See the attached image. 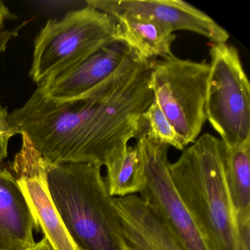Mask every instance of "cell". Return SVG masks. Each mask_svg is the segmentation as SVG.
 <instances>
[{
    "instance_id": "cell-1",
    "label": "cell",
    "mask_w": 250,
    "mask_h": 250,
    "mask_svg": "<svg viewBox=\"0 0 250 250\" xmlns=\"http://www.w3.org/2000/svg\"><path fill=\"white\" fill-rule=\"evenodd\" d=\"M153 100L147 76L124 61L107 80L77 99L56 101L36 89L8 113V121L15 135L27 136L46 163L106 167L136 138Z\"/></svg>"
},
{
    "instance_id": "cell-2",
    "label": "cell",
    "mask_w": 250,
    "mask_h": 250,
    "mask_svg": "<svg viewBox=\"0 0 250 250\" xmlns=\"http://www.w3.org/2000/svg\"><path fill=\"white\" fill-rule=\"evenodd\" d=\"M225 150L220 139L203 134L169 164V173L210 250H239L235 210L224 170Z\"/></svg>"
},
{
    "instance_id": "cell-3",
    "label": "cell",
    "mask_w": 250,
    "mask_h": 250,
    "mask_svg": "<svg viewBox=\"0 0 250 250\" xmlns=\"http://www.w3.org/2000/svg\"><path fill=\"white\" fill-rule=\"evenodd\" d=\"M45 165L51 198L75 242L83 250H129L102 167Z\"/></svg>"
},
{
    "instance_id": "cell-4",
    "label": "cell",
    "mask_w": 250,
    "mask_h": 250,
    "mask_svg": "<svg viewBox=\"0 0 250 250\" xmlns=\"http://www.w3.org/2000/svg\"><path fill=\"white\" fill-rule=\"evenodd\" d=\"M114 17L86 5L46 22L34 42L30 76L43 85L105 46L118 42Z\"/></svg>"
},
{
    "instance_id": "cell-5",
    "label": "cell",
    "mask_w": 250,
    "mask_h": 250,
    "mask_svg": "<svg viewBox=\"0 0 250 250\" xmlns=\"http://www.w3.org/2000/svg\"><path fill=\"white\" fill-rule=\"evenodd\" d=\"M210 64L172 55L150 63V87L159 105L185 148L194 143L206 121Z\"/></svg>"
},
{
    "instance_id": "cell-6",
    "label": "cell",
    "mask_w": 250,
    "mask_h": 250,
    "mask_svg": "<svg viewBox=\"0 0 250 250\" xmlns=\"http://www.w3.org/2000/svg\"><path fill=\"white\" fill-rule=\"evenodd\" d=\"M206 96V120L227 147L250 140V85L236 48L213 43Z\"/></svg>"
},
{
    "instance_id": "cell-7",
    "label": "cell",
    "mask_w": 250,
    "mask_h": 250,
    "mask_svg": "<svg viewBox=\"0 0 250 250\" xmlns=\"http://www.w3.org/2000/svg\"><path fill=\"white\" fill-rule=\"evenodd\" d=\"M137 147L146 171L140 197L172 229L187 250H210L175 188L169 173L167 145L145 131L137 135Z\"/></svg>"
},
{
    "instance_id": "cell-8",
    "label": "cell",
    "mask_w": 250,
    "mask_h": 250,
    "mask_svg": "<svg viewBox=\"0 0 250 250\" xmlns=\"http://www.w3.org/2000/svg\"><path fill=\"white\" fill-rule=\"evenodd\" d=\"M12 163V170L31 210L39 232L55 250H83L73 239L49 193L46 165L27 136Z\"/></svg>"
},
{
    "instance_id": "cell-9",
    "label": "cell",
    "mask_w": 250,
    "mask_h": 250,
    "mask_svg": "<svg viewBox=\"0 0 250 250\" xmlns=\"http://www.w3.org/2000/svg\"><path fill=\"white\" fill-rule=\"evenodd\" d=\"M86 5L112 17L134 16L150 19L170 28L201 35L214 43H227L228 32L213 19L181 0H87Z\"/></svg>"
},
{
    "instance_id": "cell-10",
    "label": "cell",
    "mask_w": 250,
    "mask_h": 250,
    "mask_svg": "<svg viewBox=\"0 0 250 250\" xmlns=\"http://www.w3.org/2000/svg\"><path fill=\"white\" fill-rule=\"evenodd\" d=\"M129 250H187L162 218L138 195L114 197Z\"/></svg>"
},
{
    "instance_id": "cell-11",
    "label": "cell",
    "mask_w": 250,
    "mask_h": 250,
    "mask_svg": "<svg viewBox=\"0 0 250 250\" xmlns=\"http://www.w3.org/2000/svg\"><path fill=\"white\" fill-rule=\"evenodd\" d=\"M127 50L128 47L121 42L105 46L69 71L43 85L38 86V88L48 97L61 102L81 97L118 69Z\"/></svg>"
},
{
    "instance_id": "cell-12",
    "label": "cell",
    "mask_w": 250,
    "mask_h": 250,
    "mask_svg": "<svg viewBox=\"0 0 250 250\" xmlns=\"http://www.w3.org/2000/svg\"><path fill=\"white\" fill-rule=\"evenodd\" d=\"M37 225L14 174L0 169V250H26L36 244Z\"/></svg>"
},
{
    "instance_id": "cell-13",
    "label": "cell",
    "mask_w": 250,
    "mask_h": 250,
    "mask_svg": "<svg viewBox=\"0 0 250 250\" xmlns=\"http://www.w3.org/2000/svg\"><path fill=\"white\" fill-rule=\"evenodd\" d=\"M118 42L146 61H155L174 55L171 47L176 36L167 26L143 17L119 16Z\"/></svg>"
},
{
    "instance_id": "cell-14",
    "label": "cell",
    "mask_w": 250,
    "mask_h": 250,
    "mask_svg": "<svg viewBox=\"0 0 250 250\" xmlns=\"http://www.w3.org/2000/svg\"><path fill=\"white\" fill-rule=\"evenodd\" d=\"M224 170L236 224L250 222V140L232 147L225 146Z\"/></svg>"
},
{
    "instance_id": "cell-15",
    "label": "cell",
    "mask_w": 250,
    "mask_h": 250,
    "mask_svg": "<svg viewBox=\"0 0 250 250\" xmlns=\"http://www.w3.org/2000/svg\"><path fill=\"white\" fill-rule=\"evenodd\" d=\"M106 167L105 184L112 197L140 194L146 185V171L136 146H128Z\"/></svg>"
},
{
    "instance_id": "cell-16",
    "label": "cell",
    "mask_w": 250,
    "mask_h": 250,
    "mask_svg": "<svg viewBox=\"0 0 250 250\" xmlns=\"http://www.w3.org/2000/svg\"><path fill=\"white\" fill-rule=\"evenodd\" d=\"M140 131H145L150 137L168 146H172L179 150L184 149L173 127L154 101L142 116L139 133Z\"/></svg>"
},
{
    "instance_id": "cell-17",
    "label": "cell",
    "mask_w": 250,
    "mask_h": 250,
    "mask_svg": "<svg viewBox=\"0 0 250 250\" xmlns=\"http://www.w3.org/2000/svg\"><path fill=\"white\" fill-rule=\"evenodd\" d=\"M8 109L0 106V165L8 156V146L10 139L15 136L9 121Z\"/></svg>"
},
{
    "instance_id": "cell-18",
    "label": "cell",
    "mask_w": 250,
    "mask_h": 250,
    "mask_svg": "<svg viewBox=\"0 0 250 250\" xmlns=\"http://www.w3.org/2000/svg\"><path fill=\"white\" fill-rule=\"evenodd\" d=\"M17 31L15 30H3L0 33V56L5 52L11 39L17 35Z\"/></svg>"
},
{
    "instance_id": "cell-19",
    "label": "cell",
    "mask_w": 250,
    "mask_h": 250,
    "mask_svg": "<svg viewBox=\"0 0 250 250\" xmlns=\"http://www.w3.org/2000/svg\"><path fill=\"white\" fill-rule=\"evenodd\" d=\"M12 17L13 15L10 12L8 7L5 6V4L0 1V28H2L4 22L6 20H9Z\"/></svg>"
},
{
    "instance_id": "cell-20",
    "label": "cell",
    "mask_w": 250,
    "mask_h": 250,
    "mask_svg": "<svg viewBox=\"0 0 250 250\" xmlns=\"http://www.w3.org/2000/svg\"><path fill=\"white\" fill-rule=\"evenodd\" d=\"M26 250H55L49 241L43 237L40 241L36 243L34 245Z\"/></svg>"
}]
</instances>
